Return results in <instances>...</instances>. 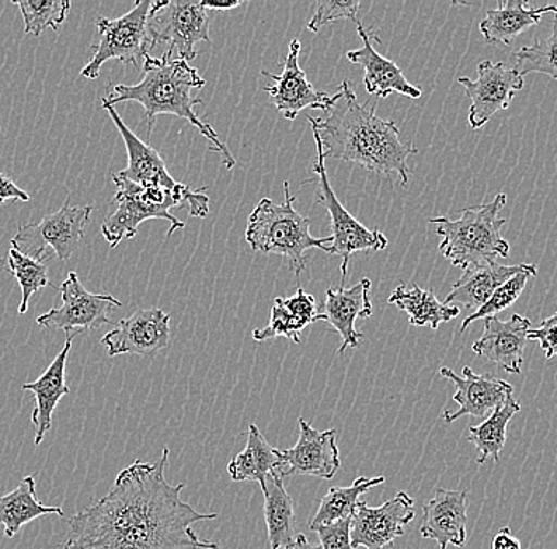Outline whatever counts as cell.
Masks as SVG:
<instances>
[{"instance_id": "6da1fadb", "label": "cell", "mask_w": 557, "mask_h": 549, "mask_svg": "<svg viewBox=\"0 0 557 549\" xmlns=\"http://www.w3.org/2000/svg\"><path fill=\"white\" fill-rule=\"evenodd\" d=\"M169 448L156 462L135 461L122 469L110 491L67 521L64 549H221L191 526L215 520L181 499L186 488L165 478Z\"/></svg>"}, {"instance_id": "7a4b0ae2", "label": "cell", "mask_w": 557, "mask_h": 549, "mask_svg": "<svg viewBox=\"0 0 557 549\" xmlns=\"http://www.w3.org/2000/svg\"><path fill=\"white\" fill-rule=\"evenodd\" d=\"M326 120L309 116L312 132L319 135L323 158L357 163L369 172L386 177L396 176L400 186H409L410 155L418 148L400 137L398 125L382 120L374 108L361 105L350 83L339 88V99Z\"/></svg>"}, {"instance_id": "3957f363", "label": "cell", "mask_w": 557, "mask_h": 549, "mask_svg": "<svg viewBox=\"0 0 557 549\" xmlns=\"http://www.w3.org/2000/svg\"><path fill=\"white\" fill-rule=\"evenodd\" d=\"M203 86L205 79L189 62L169 58L166 54L162 58H152L148 54L143 61L141 82L134 86H114L104 100L113 107L122 102H138L143 105L148 117V137L159 114H173L189 121L211 142L209 151L219 152L226 169L232 170L236 160L228 146L222 142L211 125L201 121L195 113L194 107L203 105V100L194 99L191 92Z\"/></svg>"}, {"instance_id": "277c9868", "label": "cell", "mask_w": 557, "mask_h": 549, "mask_svg": "<svg viewBox=\"0 0 557 549\" xmlns=\"http://www.w3.org/2000/svg\"><path fill=\"white\" fill-rule=\"evenodd\" d=\"M507 203V196L500 192L490 203L466 208L458 221L448 217L430 219L435 235L441 236L438 245L442 255L450 260L453 266L462 270L490 265L499 259L510 257V245L503 238V227L507 221L500 210Z\"/></svg>"}, {"instance_id": "5b68a950", "label": "cell", "mask_w": 557, "mask_h": 549, "mask_svg": "<svg viewBox=\"0 0 557 549\" xmlns=\"http://www.w3.org/2000/svg\"><path fill=\"white\" fill-rule=\"evenodd\" d=\"M117 192L113 201H116L117 210L108 215L102 224V235L110 248H116L124 239L137 236L139 225L151 219L169 221V235L176 230H183L184 222L177 221L170 210L189 204V213L194 217H207L209 213V198L203 190H189L187 194H176L172 190L157 186H139L120 176L113 175Z\"/></svg>"}, {"instance_id": "8992f818", "label": "cell", "mask_w": 557, "mask_h": 549, "mask_svg": "<svg viewBox=\"0 0 557 549\" xmlns=\"http://www.w3.org/2000/svg\"><path fill=\"white\" fill-rule=\"evenodd\" d=\"M285 200L282 203L261 198L249 215L246 228L247 245L264 255L285 257L290 263L296 279H299L308 263V250L322 249L330 253V238H313L309 227L311 221L295 210V197L290 184L284 183Z\"/></svg>"}, {"instance_id": "52a82bcc", "label": "cell", "mask_w": 557, "mask_h": 549, "mask_svg": "<svg viewBox=\"0 0 557 549\" xmlns=\"http://www.w3.org/2000/svg\"><path fill=\"white\" fill-rule=\"evenodd\" d=\"M152 3V0H138L134 9L121 18L97 20L99 43L94 47L92 59L83 68L82 76L89 79L99 78L100 68L110 59L139 67V61H145L146 55L154 48L148 33Z\"/></svg>"}, {"instance_id": "ba28073f", "label": "cell", "mask_w": 557, "mask_h": 549, "mask_svg": "<svg viewBox=\"0 0 557 549\" xmlns=\"http://www.w3.org/2000/svg\"><path fill=\"white\" fill-rule=\"evenodd\" d=\"M313 140L317 146V160L312 163V172L315 173V179L309 183H317V196L319 203L329 211L331 221V255H337L343 259L341 263V273H343V287L348 276V262L350 257L358 252H377L386 249L388 239L381 230H369L358 219L348 213L343 207L331 187L329 175H326L325 158H323L322 146H320L319 135L313 132Z\"/></svg>"}, {"instance_id": "9c48e42d", "label": "cell", "mask_w": 557, "mask_h": 549, "mask_svg": "<svg viewBox=\"0 0 557 549\" xmlns=\"http://www.w3.org/2000/svg\"><path fill=\"white\" fill-rule=\"evenodd\" d=\"M92 211V204L73 208L65 201L64 207L55 213L21 227L12 239V248L38 262L50 259L51 249L64 262L82 246Z\"/></svg>"}, {"instance_id": "30bf717a", "label": "cell", "mask_w": 557, "mask_h": 549, "mask_svg": "<svg viewBox=\"0 0 557 549\" xmlns=\"http://www.w3.org/2000/svg\"><path fill=\"white\" fill-rule=\"evenodd\" d=\"M148 33L152 43H169L165 54L190 62L197 58L198 41H208L209 15L203 3L194 0L176 2H154L148 18Z\"/></svg>"}, {"instance_id": "8fae6325", "label": "cell", "mask_w": 557, "mask_h": 549, "mask_svg": "<svg viewBox=\"0 0 557 549\" xmlns=\"http://www.w3.org/2000/svg\"><path fill=\"white\" fill-rule=\"evenodd\" d=\"M62 297V305L51 309L47 314L37 317V323L47 329H64L70 333L92 332L102 325H113L110 311L121 308L122 302L113 295H94L87 291L76 273L70 271L67 279L59 287Z\"/></svg>"}, {"instance_id": "7c38bea8", "label": "cell", "mask_w": 557, "mask_h": 549, "mask_svg": "<svg viewBox=\"0 0 557 549\" xmlns=\"http://www.w3.org/2000/svg\"><path fill=\"white\" fill-rule=\"evenodd\" d=\"M458 83L470 99L469 124L473 130L482 128L494 114L507 110L515 96L524 89V78L504 62L482 61L476 67V79L461 76Z\"/></svg>"}, {"instance_id": "4fadbf2b", "label": "cell", "mask_w": 557, "mask_h": 549, "mask_svg": "<svg viewBox=\"0 0 557 549\" xmlns=\"http://www.w3.org/2000/svg\"><path fill=\"white\" fill-rule=\"evenodd\" d=\"M416 500L400 491L381 507L358 502L351 516V547L355 549L392 548L416 517Z\"/></svg>"}, {"instance_id": "5bb4252c", "label": "cell", "mask_w": 557, "mask_h": 549, "mask_svg": "<svg viewBox=\"0 0 557 549\" xmlns=\"http://www.w3.org/2000/svg\"><path fill=\"white\" fill-rule=\"evenodd\" d=\"M277 472L282 478L308 475L331 479L341 467L339 448L336 444V431H317L311 423L299 419V437L290 450H278Z\"/></svg>"}, {"instance_id": "9a60e30c", "label": "cell", "mask_w": 557, "mask_h": 549, "mask_svg": "<svg viewBox=\"0 0 557 549\" xmlns=\"http://www.w3.org/2000/svg\"><path fill=\"white\" fill-rule=\"evenodd\" d=\"M299 53H301V41L295 38L288 47V54L285 58L281 75H274L267 71L261 72V76L273 79L274 85L263 89L270 93L278 113L288 121H295L296 116L306 108L329 113L339 99V92L330 96V93L320 92L319 89L313 88L309 83L308 75L299 67Z\"/></svg>"}, {"instance_id": "2e32d148", "label": "cell", "mask_w": 557, "mask_h": 549, "mask_svg": "<svg viewBox=\"0 0 557 549\" xmlns=\"http://www.w3.org/2000/svg\"><path fill=\"white\" fill-rule=\"evenodd\" d=\"M169 342L170 317L159 308L139 309L102 337L110 357L124 353L149 357L165 349Z\"/></svg>"}, {"instance_id": "e0dca14e", "label": "cell", "mask_w": 557, "mask_h": 549, "mask_svg": "<svg viewBox=\"0 0 557 549\" xmlns=\"http://www.w3.org/2000/svg\"><path fill=\"white\" fill-rule=\"evenodd\" d=\"M441 375L455 384L453 401L459 405L456 412L445 410L444 420L447 423L468 415L487 419L513 392V387L508 382L490 374H475L468 366L462 367L461 377L453 373L450 367H442Z\"/></svg>"}, {"instance_id": "ac0fdd59", "label": "cell", "mask_w": 557, "mask_h": 549, "mask_svg": "<svg viewBox=\"0 0 557 549\" xmlns=\"http://www.w3.org/2000/svg\"><path fill=\"white\" fill-rule=\"evenodd\" d=\"M531 326V320L520 314L511 315L507 322L497 319L496 315L486 317L485 332L476 342H473V353L493 361L505 373L521 374Z\"/></svg>"}, {"instance_id": "d6986e66", "label": "cell", "mask_w": 557, "mask_h": 549, "mask_svg": "<svg viewBox=\"0 0 557 549\" xmlns=\"http://www.w3.org/2000/svg\"><path fill=\"white\" fill-rule=\"evenodd\" d=\"M102 108L107 111L114 125H116L122 140L125 142V148H127L128 165L127 169L120 172V176L132 180V183L139 184V186L163 187V189H169L176 194H187L191 190L190 187L173 179L159 152L152 146H149L148 142L139 140L137 135L121 120L116 108L110 105L104 99H102Z\"/></svg>"}, {"instance_id": "ffe728a7", "label": "cell", "mask_w": 557, "mask_h": 549, "mask_svg": "<svg viewBox=\"0 0 557 549\" xmlns=\"http://www.w3.org/2000/svg\"><path fill=\"white\" fill-rule=\"evenodd\" d=\"M468 491L435 489V495L423 507V524L420 534L430 538L441 549L453 545L462 548L468 540Z\"/></svg>"}, {"instance_id": "44dd1931", "label": "cell", "mask_w": 557, "mask_h": 549, "mask_svg": "<svg viewBox=\"0 0 557 549\" xmlns=\"http://www.w3.org/2000/svg\"><path fill=\"white\" fill-rule=\"evenodd\" d=\"M371 288V279L364 277L354 287H330L326 290V300L323 304L325 311L320 312V320L329 322L343 337L339 354L346 353L347 349H357L363 340V333L358 332L355 322L357 319H369L374 314L369 300Z\"/></svg>"}, {"instance_id": "7402d4cb", "label": "cell", "mask_w": 557, "mask_h": 549, "mask_svg": "<svg viewBox=\"0 0 557 549\" xmlns=\"http://www.w3.org/2000/svg\"><path fill=\"white\" fill-rule=\"evenodd\" d=\"M357 30L358 36L363 40V48L348 51L347 59L351 64L361 65L364 68L366 92L379 97V99H386L393 92L403 93L409 99H420L423 93L421 89L407 82L406 76L395 62L374 50L371 37L360 21H357Z\"/></svg>"}, {"instance_id": "603a6c76", "label": "cell", "mask_w": 557, "mask_h": 549, "mask_svg": "<svg viewBox=\"0 0 557 549\" xmlns=\"http://www.w3.org/2000/svg\"><path fill=\"white\" fill-rule=\"evenodd\" d=\"M75 337V333H70L65 339L64 349L54 358L48 370L37 380L23 385L24 391L33 392L35 396V408L30 420L35 427L34 444L37 447L44 442L48 431H51L52 415H54L59 401L70 392L67 384H65V374H67L70 349H72Z\"/></svg>"}, {"instance_id": "cb8c5ba5", "label": "cell", "mask_w": 557, "mask_h": 549, "mask_svg": "<svg viewBox=\"0 0 557 549\" xmlns=\"http://www.w3.org/2000/svg\"><path fill=\"white\" fill-rule=\"evenodd\" d=\"M557 15L556 5L532 7L525 0H499L497 9L487 10L486 18L480 23V33L490 45H511L531 27L537 26L543 16Z\"/></svg>"}, {"instance_id": "d4e9b609", "label": "cell", "mask_w": 557, "mask_h": 549, "mask_svg": "<svg viewBox=\"0 0 557 549\" xmlns=\"http://www.w3.org/2000/svg\"><path fill=\"white\" fill-rule=\"evenodd\" d=\"M524 271H537V265L520 263V265L505 266L496 262L466 270L461 279L453 285L451 291L444 302L450 305L462 304L465 308L479 311L482 305L490 301V298L493 297L494 291L500 285L517 276V274L524 273Z\"/></svg>"}, {"instance_id": "484cf974", "label": "cell", "mask_w": 557, "mask_h": 549, "mask_svg": "<svg viewBox=\"0 0 557 549\" xmlns=\"http://www.w3.org/2000/svg\"><path fill=\"white\" fill-rule=\"evenodd\" d=\"M317 320H320V311L317 308L315 298L302 288H298L294 297L274 300L270 325L257 328L252 337L257 342L285 337L292 342L299 344L302 329Z\"/></svg>"}, {"instance_id": "4316f807", "label": "cell", "mask_w": 557, "mask_h": 549, "mask_svg": "<svg viewBox=\"0 0 557 549\" xmlns=\"http://www.w3.org/2000/svg\"><path fill=\"white\" fill-rule=\"evenodd\" d=\"M264 495V520L271 549H292L295 545V506L277 471L271 472Z\"/></svg>"}, {"instance_id": "83f0119b", "label": "cell", "mask_w": 557, "mask_h": 549, "mask_svg": "<svg viewBox=\"0 0 557 549\" xmlns=\"http://www.w3.org/2000/svg\"><path fill=\"white\" fill-rule=\"evenodd\" d=\"M37 483L33 475L24 477L16 489L0 496V524L3 526V535L13 538L21 527L33 523L45 514H58L64 517L61 507H48L38 502Z\"/></svg>"}, {"instance_id": "f1b7e54d", "label": "cell", "mask_w": 557, "mask_h": 549, "mask_svg": "<svg viewBox=\"0 0 557 549\" xmlns=\"http://www.w3.org/2000/svg\"><path fill=\"white\" fill-rule=\"evenodd\" d=\"M388 302L409 315L410 325L430 326L431 329H438L441 323L451 322L461 312L458 305L438 301L433 290H424L418 285H413L412 288L399 285Z\"/></svg>"}, {"instance_id": "f546056e", "label": "cell", "mask_w": 557, "mask_h": 549, "mask_svg": "<svg viewBox=\"0 0 557 549\" xmlns=\"http://www.w3.org/2000/svg\"><path fill=\"white\" fill-rule=\"evenodd\" d=\"M277 467L276 448L268 444L257 425H250L247 431L246 448L230 461V477L233 482H259L260 488L263 489L268 475L277 471Z\"/></svg>"}, {"instance_id": "4dcf8cb0", "label": "cell", "mask_w": 557, "mask_h": 549, "mask_svg": "<svg viewBox=\"0 0 557 549\" xmlns=\"http://www.w3.org/2000/svg\"><path fill=\"white\" fill-rule=\"evenodd\" d=\"M521 405L513 395L505 399L504 404L494 410L479 426L469 427L468 440L479 450L476 464H485L487 460L500 461V451L507 442V426L510 420L520 412Z\"/></svg>"}, {"instance_id": "1f68e13d", "label": "cell", "mask_w": 557, "mask_h": 549, "mask_svg": "<svg viewBox=\"0 0 557 549\" xmlns=\"http://www.w3.org/2000/svg\"><path fill=\"white\" fill-rule=\"evenodd\" d=\"M385 483V477L366 478L360 477L355 479L351 486H333L330 491L323 497L320 502L319 510L313 516L311 523V531L315 527L323 526V524L336 523L341 520H351L355 510H357L358 499L366 491H369L375 486Z\"/></svg>"}, {"instance_id": "d6a6232c", "label": "cell", "mask_w": 557, "mask_h": 549, "mask_svg": "<svg viewBox=\"0 0 557 549\" xmlns=\"http://www.w3.org/2000/svg\"><path fill=\"white\" fill-rule=\"evenodd\" d=\"M515 62L517 64L513 68L521 76L528 73H542L557 79V15L553 18L552 34L520 48L515 53Z\"/></svg>"}, {"instance_id": "836d02e7", "label": "cell", "mask_w": 557, "mask_h": 549, "mask_svg": "<svg viewBox=\"0 0 557 549\" xmlns=\"http://www.w3.org/2000/svg\"><path fill=\"white\" fill-rule=\"evenodd\" d=\"M24 20V33L38 37L47 29L58 30L67 20L69 0H15Z\"/></svg>"}, {"instance_id": "e575fe53", "label": "cell", "mask_w": 557, "mask_h": 549, "mask_svg": "<svg viewBox=\"0 0 557 549\" xmlns=\"http://www.w3.org/2000/svg\"><path fill=\"white\" fill-rule=\"evenodd\" d=\"M7 270L12 273L21 287L20 314L24 315L29 309V301L33 295L40 288L50 287L51 280L48 277V267L44 262L29 259L17 252L15 248L9 250L7 257Z\"/></svg>"}, {"instance_id": "d590c367", "label": "cell", "mask_w": 557, "mask_h": 549, "mask_svg": "<svg viewBox=\"0 0 557 549\" xmlns=\"http://www.w3.org/2000/svg\"><path fill=\"white\" fill-rule=\"evenodd\" d=\"M535 276H537V271H524V273L517 274V276L511 277L510 280L500 285L485 305H482L479 311L473 312V314L465 319L461 325V333H465L466 329L469 328L470 323L476 322V320L480 319L485 320L486 317H494V315L513 305L515 302L518 301V298L521 297L522 291H524L528 280Z\"/></svg>"}, {"instance_id": "8d00e7d4", "label": "cell", "mask_w": 557, "mask_h": 549, "mask_svg": "<svg viewBox=\"0 0 557 549\" xmlns=\"http://www.w3.org/2000/svg\"><path fill=\"white\" fill-rule=\"evenodd\" d=\"M360 5L358 0H320L317 3V12L308 23V29L311 33H319L326 24L339 20H351L357 23Z\"/></svg>"}, {"instance_id": "74e56055", "label": "cell", "mask_w": 557, "mask_h": 549, "mask_svg": "<svg viewBox=\"0 0 557 549\" xmlns=\"http://www.w3.org/2000/svg\"><path fill=\"white\" fill-rule=\"evenodd\" d=\"M313 532H317L322 549H355L351 547V520L323 524Z\"/></svg>"}, {"instance_id": "f35d334b", "label": "cell", "mask_w": 557, "mask_h": 549, "mask_svg": "<svg viewBox=\"0 0 557 549\" xmlns=\"http://www.w3.org/2000/svg\"><path fill=\"white\" fill-rule=\"evenodd\" d=\"M528 339L540 344L546 360L557 357V312L552 317L543 320L539 328L529 329Z\"/></svg>"}, {"instance_id": "ab89813d", "label": "cell", "mask_w": 557, "mask_h": 549, "mask_svg": "<svg viewBox=\"0 0 557 549\" xmlns=\"http://www.w3.org/2000/svg\"><path fill=\"white\" fill-rule=\"evenodd\" d=\"M7 200H17L27 203L30 197L27 196L26 190L17 187L9 176L0 172V204L5 203Z\"/></svg>"}, {"instance_id": "60d3db41", "label": "cell", "mask_w": 557, "mask_h": 549, "mask_svg": "<svg viewBox=\"0 0 557 549\" xmlns=\"http://www.w3.org/2000/svg\"><path fill=\"white\" fill-rule=\"evenodd\" d=\"M493 549H522V545L508 527H504L494 537Z\"/></svg>"}, {"instance_id": "b9f144b4", "label": "cell", "mask_w": 557, "mask_h": 549, "mask_svg": "<svg viewBox=\"0 0 557 549\" xmlns=\"http://www.w3.org/2000/svg\"><path fill=\"white\" fill-rule=\"evenodd\" d=\"M203 3L205 9L208 12H228V10L238 9V7H243L246 3V0H232V2H207L205 0Z\"/></svg>"}, {"instance_id": "7bdbcfd3", "label": "cell", "mask_w": 557, "mask_h": 549, "mask_svg": "<svg viewBox=\"0 0 557 549\" xmlns=\"http://www.w3.org/2000/svg\"><path fill=\"white\" fill-rule=\"evenodd\" d=\"M292 549H322L319 545L309 544L308 538L302 534L296 535V540L294 547Z\"/></svg>"}]
</instances>
